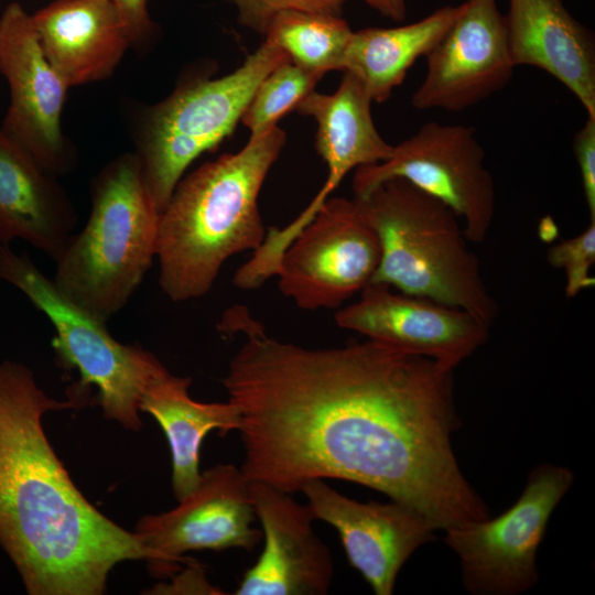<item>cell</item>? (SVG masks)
Instances as JSON below:
<instances>
[{"label": "cell", "instance_id": "cell-15", "mask_svg": "<svg viewBox=\"0 0 595 595\" xmlns=\"http://www.w3.org/2000/svg\"><path fill=\"white\" fill-rule=\"evenodd\" d=\"M314 519L334 527L348 562L377 595L393 593L397 576L412 553L434 538L425 518L397 501L360 502L324 479H311L300 489Z\"/></svg>", "mask_w": 595, "mask_h": 595}, {"label": "cell", "instance_id": "cell-9", "mask_svg": "<svg viewBox=\"0 0 595 595\" xmlns=\"http://www.w3.org/2000/svg\"><path fill=\"white\" fill-rule=\"evenodd\" d=\"M484 161L474 128L426 122L394 145L389 159L355 170L354 197L388 178H404L446 204L461 219L468 241L479 244L496 210L495 182Z\"/></svg>", "mask_w": 595, "mask_h": 595}, {"label": "cell", "instance_id": "cell-25", "mask_svg": "<svg viewBox=\"0 0 595 595\" xmlns=\"http://www.w3.org/2000/svg\"><path fill=\"white\" fill-rule=\"evenodd\" d=\"M548 262L565 273V296L574 299L595 285L591 269L595 262V221H589L577 236L549 248Z\"/></svg>", "mask_w": 595, "mask_h": 595}, {"label": "cell", "instance_id": "cell-8", "mask_svg": "<svg viewBox=\"0 0 595 595\" xmlns=\"http://www.w3.org/2000/svg\"><path fill=\"white\" fill-rule=\"evenodd\" d=\"M573 480V473L565 467L539 465L505 512L445 530L444 541L458 556L462 582L469 593L519 595L537 584L538 548Z\"/></svg>", "mask_w": 595, "mask_h": 595}, {"label": "cell", "instance_id": "cell-5", "mask_svg": "<svg viewBox=\"0 0 595 595\" xmlns=\"http://www.w3.org/2000/svg\"><path fill=\"white\" fill-rule=\"evenodd\" d=\"M90 213L55 260L52 281L71 302L107 322L129 301L156 256L160 213L133 152L93 178Z\"/></svg>", "mask_w": 595, "mask_h": 595}, {"label": "cell", "instance_id": "cell-6", "mask_svg": "<svg viewBox=\"0 0 595 595\" xmlns=\"http://www.w3.org/2000/svg\"><path fill=\"white\" fill-rule=\"evenodd\" d=\"M289 60L263 41L234 72L186 75L166 98L140 111L133 153L160 214L190 165L234 132L259 83Z\"/></svg>", "mask_w": 595, "mask_h": 595}, {"label": "cell", "instance_id": "cell-7", "mask_svg": "<svg viewBox=\"0 0 595 595\" xmlns=\"http://www.w3.org/2000/svg\"><path fill=\"white\" fill-rule=\"evenodd\" d=\"M0 279L20 290L52 323L57 364L80 377L72 397L83 404L85 390L95 387L104 416L139 431L142 394L167 371L163 364L140 345L115 339L106 322L71 302L26 255L15 253L9 245H0Z\"/></svg>", "mask_w": 595, "mask_h": 595}, {"label": "cell", "instance_id": "cell-27", "mask_svg": "<svg viewBox=\"0 0 595 595\" xmlns=\"http://www.w3.org/2000/svg\"><path fill=\"white\" fill-rule=\"evenodd\" d=\"M573 151L580 170L589 221H595V118L587 117L573 137Z\"/></svg>", "mask_w": 595, "mask_h": 595}, {"label": "cell", "instance_id": "cell-18", "mask_svg": "<svg viewBox=\"0 0 595 595\" xmlns=\"http://www.w3.org/2000/svg\"><path fill=\"white\" fill-rule=\"evenodd\" d=\"M515 66L543 69L595 118V40L563 0H509L505 15Z\"/></svg>", "mask_w": 595, "mask_h": 595}, {"label": "cell", "instance_id": "cell-21", "mask_svg": "<svg viewBox=\"0 0 595 595\" xmlns=\"http://www.w3.org/2000/svg\"><path fill=\"white\" fill-rule=\"evenodd\" d=\"M192 379L173 376L169 370L154 378L144 390L140 411L151 414L162 428L172 458V489L178 500L198 485L201 448L214 430L221 435L239 431L241 416L236 404L205 403L188 394Z\"/></svg>", "mask_w": 595, "mask_h": 595}, {"label": "cell", "instance_id": "cell-24", "mask_svg": "<svg viewBox=\"0 0 595 595\" xmlns=\"http://www.w3.org/2000/svg\"><path fill=\"white\" fill-rule=\"evenodd\" d=\"M323 76L301 67L290 60L268 73L256 88L241 122L250 136L278 126V121L312 91Z\"/></svg>", "mask_w": 595, "mask_h": 595}, {"label": "cell", "instance_id": "cell-14", "mask_svg": "<svg viewBox=\"0 0 595 595\" xmlns=\"http://www.w3.org/2000/svg\"><path fill=\"white\" fill-rule=\"evenodd\" d=\"M359 293L358 301L336 312L335 322L370 340L455 369L488 339L489 326L463 309L381 283Z\"/></svg>", "mask_w": 595, "mask_h": 595}, {"label": "cell", "instance_id": "cell-17", "mask_svg": "<svg viewBox=\"0 0 595 595\" xmlns=\"http://www.w3.org/2000/svg\"><path fill=\"white\" fill-rule=\"evenodd\" d=\"M31 18L44 55L69 88L109 78L131 47L113 0H55Z\"/></svg>", "mask_w": 595, "mask_h": 595}, {"label": "cell", "instance_id": "cell-26", "mask_svg": "<svg viewBox=\"0 0 595 595\" xmlns=\"http://www.w3.org/2000/svg\"><path fill=\"white\" fill-rule=\"evenodd\" d=\"M238 11V21L263 35L270 20L283 10H304L340 15L347 0H228Z\"/></svg>", "mask_w": 595, "mask_h": 595}, {"label": "cell", "instance_id": "cell-23", "mask_svg": "<svg viewBox=\"0 0 595 595\" xmlns=\"http://www.w3.org/2000/svg\"><path fill=\"white\" fill-rule=\"evenodd\" d=\"M353 34L340 15L283 10L269 22L263 36L286 53L290 61L321 76L340 71Z\"/></svg>", "mask_w": 595, "mask_h": 595}, {"label": "cell", "instance_id": "cell-29", "mask_svg": "<svg viewBox=\"0 0 595 595\" xmlns=\"http://www.w3.org/2000/svg\"><path fill=\"white\" fill-rule=\"evenodd\" d=\"M386 18L402 21L407 17L405 0H363Z\"/></svg>", "mask_w": 595, "mask_h": 595}, {"label": "cell", "instance_id": "cell-3", "mask_svg": "<svg viewBox=\"0 0 595 595\" xmlns=\"http://www.w3.org/2000/svg\"><path fill=\"white\" fill-rule=\"evenodd\" d=\"M285 142L274 126L181 178L160 214L156 238L159 282L172 301L205 295L230 257L263 242L258 197Z\"/></svg>", "mask_w": 595, "mask_h": 595}, {"label": "cell", "instance_id": "cell-11", "mask_svg": "<svg viewBox=\"0 0 595 595\" xmlns=\"http://www.w3.org/2000/svg\"><path fill=\"white\" fill-rule=\"evenodd\" d=\"M256 519L240 468L217 464L202 473L197 487L175 508L142 517L133 532L151 553L152 574L164 577L193 562L183 555L190 551H251L262 538V531L252 527Z\"/></svg>", "mask_w": 595, "mask_h": 595}, {"label": "cell", "instance_id": "cell-1", "mask_svg": "<svg viewBox=\"0 0 595 595\" xmlns=\"http://www.w3.org/2000/svg\"><path fill=\"white\" fill-rule=\"evenodd\" d=\"M244 342L220 379L240 411L248 482L288 494L336 478L448 530L489 517L452 447L454 369L367 339L309 348L269 335L244 306L219 325Z\"/></svg>", "mask_w": 595, "mask_h": 595}, {"label": "cell", "instance_id": "cell-20", "mask_svg": "<svg viewBox=\"0 0 595 595\" xmlns=\"http://www.w3.org/2000/svg\"><path fill=\"white\" fill-rule=\"evenodd\" d=\"M56 178L0 127V245L23 239L60 257L78 218Z\"/></svg>", "mask_w": 595, "mask_h": 595}, {"label": "cell", "instance_id": "cell-10", "mask_svg": "<svg viewBox=\"0 0 595 595\" xmlns=\"http://www.w3.org/2000/svg\"><path fill=\"white\" fill-rule=\"evenodd\" d=\"M380 256L378 236L355 201L333 197L285 249L275 277L298 307L334 309L372 281Z\"/></svg>", "mask_w": 595, "mask_h": 595}, {"label": "cell", "instance_id": "cell-19", "mask_svg": "<svg viewBox=\"0 0 595 595\" xmlns=\"http://www.w3.org/2000/svg\"><path fill=\"white\" fill-rule=\"evenodd\" d=\"M333 94L312 91L295 108L317 123L315 149L327 165V177L316 196L295 218L298 229L305 227L329 198L344 177L360 166L389 159L394 145L378 132L371 116V98L351 74L343 73Z\"/></svg>", "mask_w": 595, "mask_h": 595}, {"label": "cell", "instance_id": "cell-22", "mask_svg": "<svg viewBox=\"0 0 595 595\" xmlns=\"http://www.w3.org/2000/svg\"><path fill=\"white\" fill-rule=\"evenodd\" d=\"M462 10L442 7L420 21L396 28L353 31L340 72L354 75L372 101H387L414 62L439 43Z\"/></svg>", "mask_w": 595, "mask_h": 595}, {"label": "cell", "instance_id": "cell-4", "mask_svg": "<svg viewBox=\"0 0 595 595\" xmlns=\"http://www.w3.org/2000/svg\"><path fill=\"white\" fill-rule=\"evenodd\" d=\"M380 242L370 283L463 309L491 326L499 306L468 247L461 219L442 201L401 177L354 197Z\"/></svg>", "mask_w": 595, "mask_h": 595}, {"label": "cell", "instance_id": "cell-12", "mask_svg": "<svg viewBox=\"0 0 595 595\" xmlns=\"http://www.w3.org/2000/svg\"><path fill=\"white\" fill-rule=\"evenodd\" d=\"M0 72L10 88L0 126L4 134L50 174L69 173L76 154L61 125L69 87L44 55L32 18L18 2L0 18Z\"/></svg>", "mask_w": 595, "mask_h": 595}, {"label": "cell", "instance_id": "cell-2", "mask_svg": "<svg viewBox=\"0 0 595 595\" xmlns=\"http://www.w3.org/2000/svg\"><path fill=\"white\" fill-rule=\"evenodd\" d=\"M0 363V547L31 595H100L111 570L151 553L78 490L43 429L48 411L76 408Z\"/></svg>", "mask_w": 595, "mask_h": 595}, {"label": "cell", "instance_id": "cell-13", "mask_svg": "<svg viewBox=\"0 0 595 595\" xmlns=\"http://www.w3.org/2000/svg\"><path fill=\"white\" fill-rule=\"evenodd\" d=\"M425 57L426 75L411 98L418 110L463 111L502 89L516 68L496 0L464 2Z\"/></svg>", "mask_w": 595, "mask_h": 595}, {"label": "cell", "instance_id": "cell-28", "mask_svg": "<svg viewBox=\"0 0 595 595\" xmlns=\"http://www.w3.org/2000/svg\"><path fill=\"white\" fill-rule=\"evenodd\" d=\"M126 23L131 40V47L143 50L153 35V22L150 18L147 0H113Z\"/></svg>", "mask_w": 595, "mask_h": 595}, {"label": "cell", "instance_id": "cell-16", "mask_svg": "<svg viewBox=\"0 0 595 595\" xmlns=\"http://www.w3.org/2000/svg\"><path fill=\"white\" fill-rule=\"evenodd\" d=\"M262 526L263 551L239 582L236 595H324L334 574L327 545L314 532L307 506L261 482H248Z\"/></svg>", "mask_w": 595, "mask_h": 595}]
</instances>
